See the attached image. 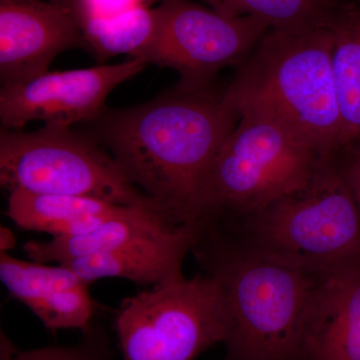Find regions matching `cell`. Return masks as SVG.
<instances>
[{"instance_id": "obj_19", "label": "cell", "mask_w": 360, "mask_h": 360, "mask_svg": "<svg viewBox=\"0 0 360 360\" xmlns=\"http://www.w3.org/2000/svg\"><path fill=\"white\" fill-rule=\"evenodd\" d=\"M85 335L86 340L72 347H46L20 352L2 336L1 360H108L110 352L103 335L92 333L91 328Z\"/></svg>"}, {"instance_id": "obj_18", "label": "cell", "mask_w": 360, "mask_h": 360, "mask_svg": "<svg viewBox=\"0 0 360 360\" xmlns=\"http://www.w3.org/2000/svg\"><path fill=\"white\" fill-rule=\"evenodd\" d=\"M84 34L89 52L98 63L120 54H135L148 45L158 25L156 9L139 6L108 18L86 16L75 20Z\"/></svg>"}, {"instance_id": "obj_22", "label": "cell", "mask_w": 360, "mask_h": 360, "mask_svg": "<svg viewBox=\"0 0 360 360\" xmlns=\"http://www.w3.org/2000/svg\"><path fill=\"white\" fill-rule=\"evenodd\" d=\"M16 238L13 232L1 225L0 227V253L8 252L15 246Z\"/></svg>"}, {"instance_id": "obj_11", "label": "cell", "mask_w": 360, "mask_h": 360, "mask_svg": "<svg viewBox=\"0 0 360 360\" xmlns=\"http://www.w3.org/2000/svg\"><path fill=\"white\" fill-rule=\"evenodd\" d=\"M0 278L11 297L23 303L47 329L87 333L96 310L89 284L63 264L49 265L0 253Z\"/></svg>"}, {"instance_id": "obj_10", "label": "cell", "mask_w": 360, "mask_h": 360, "mask_svg": "<svg viewBox=\"0 0 360 360\" xmlns=\"http://www.w3.org/2000/svg\"><path fill=\"white\" fill-rule=\"evenodd\" d=\"M89 45L68 9L54 1L0 0L2 86L49 72L61 52Z\"/></svg>"}, {"instance_id": "obj_20", "label": "cell", "mask_w": 360, "mask_h": 360, "mask_svg": "<svg viewBox=\"0 0 360 360\" xmlns=\"http://www.w3.org/2000/svg\"><path fill=\"white\" fill-rule=\"evenodd\" d=\"M68 9L73 20L86 16L108 18L139 6H150L155 0H51Z\"/></svg>"}, {"instance_id": "obj_17", "label": "cell", "mask_w": 360, "mask_h": 360, "mask_svg": "<svg viewBox=\"0 0 360 360\" xmlns=\"http://www.w3.org/2000/svg\"><path fill=\"white\" fill-rule=\"evenodd\" d=\"M333 32V71L345 149L360 141V6L347 4Z\"/></svg>"}, {"instance_id": "obj_9", "label": "cell", "mask_w": 360, "mask_h": 360, "mask_svg": "<svg viewBox=\"0 0 360 360\" xmlns=\"http://www.w3.org/2000/svg\"><path fill=\"white\" fill-rule=\"evenodd\" d=\"M146 63L131 58L120 65L47 72L0 90L1 129L20 130L32 122L45 127H70L91 122L115 87L139 75Z\"/></svg>"}, {"instance_id": "obj_15", "label": "cell", "mask_w": 360, "mask_h": 360, "mask_svg": "<svg viewBox=\"0 0 360 360\" xmlns=\"http://www.w3.org/2000/svg\"><path fill=\"white\" fill-rule=\"evenodd\" d=\"M139 208L84 196L13 191L9 193L7 214L25 231L63 238L86 233L108 220L127 217Z\"/></svg>"}, {"instance_id": "obj_8", "label": "cell", "mask_w": 360, "mask_h": 360, "mask_svg": "<svg viewBox=\"0 0 360 360\" xmlns=\"http://www.w3.org/2000/svg\"><path fill=\"white\" fill-rule=\"evenodd\" d=\"M153 39L131 58L179 75L177 86L213 85L217 73L240 65L270 27L255 16L229 18L191 0H161Z\"/></svg>"}, {"instance_id": "obj_6", "label": "cell", "mask_w": 360, "mask_h": 360, "mask_svg": "<svg viewBox=\"0 0 360 360\" xmlns=\"http://www.w3.org/2000/svg\"><path fill=\"white\" fill-rule=\"evenodd\" d=\"M0 186L8 193L84 196L161 212L98 141L70 127L0 129Z\"/></svg>"}, {"instance_id": "obj_12", "label": "cell", "mask_w": 360, "mask_h": 360, "mask_svg": "<svg viewBox=\"0 0 360 360\" xmlns=\"http://www.w3.org/2000/svg\"><path fill=\"white\" fill-rule=\"evenodd\" d=\"M303 360H360V262L319 276Z\"/></svg>"}, {"instance_id": "obj_3", "label": "cell", "mask_w": 360, "mask_h": 360, "mask_svg": "<svg viewBox=\"0 0 360 360\" xmlns=\"http://www.w3.org/2000/svg\"><path fill=\"white\" fill-rule=\"evenodd\" d=\"M333 28L293 34L269 30L239 65L225 98L239 115L276 120L323 158L342 150L333 71Z\"/></svg>"}, {"instance_id": "obj_4", "label": "cell", "mask_w": 360, "mask_h": 360, "mask_svg": "<svg viewBox=\"0 0 360 360\" xmlns=\"http://www.w3.org/2000/svg\"><path fill=\"white\" fill-rule=\"evenodd\" d=\"M205 221L243 250L310 274L360 262V214L340 153L322 158L302 188L257 212Z\"/></svg>"}, {"instance_id": "obj_21", "label": "cell", "mask_w": 360, "mask_h": 360, "mask_svg": "<svg viewBox=\"0 0 360 360\" xmlns=\"http://www.w3.org/2000/svg\"><path fill=\"white\" fill-rule=\"evenodd\" d=\"M347 148L350 149L352 153L345 161L340 158L341 165L360 214V141Z\"/></svg>"}, {"instance_id": "obj_7", "label": "cell", "mask_w": 360, "mask_h": 360, "mask_svg": "<svg viewBox=\"0 0 360 360\" xmlns=\"http://www.w3.org/2000/svg\"><path fill=\"white\" fill-rule=\"evenodd\" d=\"M115 329L123 360H195L224 343L231 321L219 283L205 272L123 300Z\"/></svg>"}, {"instance_id": "obj_23", "label": "cell", "mask_w": 360, "mask_h": 360, "mask_svg": "<svg viewBox=\"0 0 360 360\" xmlns=\"http://www.w3.org/2000/svg\"><path fill=\"white\" fill-rule=\"evenodd\" d=\"M329 1L333 2V4H345V2H343V0H329Z\"/></svg>"}, {"instance_id": "obj_13", "label": "cell", "mask_w": 360, "mask_h": 360, "mask_svg": "<svg viewBox=\"0 0 360 360\" xmlns=\"http://www.w3.org/2000/svg\"><path fill=\"white\" fill-rule=\"evenodd\" d=\"M196 236V224H184L162 240L78 257L60 264L70 267L89 284L105 277H118L153 286L184 277L182 264L193 250Z\"/></svg>"}, {"instance_id": "obj_14", "label": "cell", "mask_w": 360, "mask_h": 360, "mask_svg": "<svg viewBox=\"0 0 360 360\" xmlns=\"http://www.w3.org/2000/svg\"><path fill=\"white\" fill-rule=\"evenodd\" d=\"M180 226L158 210L139 208L127 217L108 220L86 233L28 241L22 248L32 262L60 264L78 257L162 240Z\"/></svg>"}, {"instance_id": "obj_16", "label": "cell", "mask_w": 360, "mask_h": 360, "mask_svg": "<svg viewBox=\"0 0 360 360\" xmlns=\"http://www.w3.org/2000/svg\"><path fill=\"white\" fill-rule=\"evenodd\" d=\"M213 11L229 18L251 15L270 30L293 34L335 27L347 4L329 0H202Z\"/></svg>"}, {"instance_id": "obj_5", "label": "cell", "mask_w": 360, "mask_h": 360, "mask_svg": "<svg viewBox=\"0 0 360 360\" xmlns=\"http://www.w3.org/2000/svg\"><path fill=\"white\" fill-rule=\"evenodd\" d=\"M322 158L269 116L241 113L205 175L198 221L257 212L304 186Z\"/></svg>"}, {"instance_id": "obj_1", "label": "cell", "mask_w": 360, "mask_h": 360, "mask_svg": "<svg viewBox=\"0 0 360 360\" xmlns=\"http://www.w3.org/2000/svg\"><path fill=\"white\" fill-rule=\"evenodd\" d=\"M239 118L224 89L176 85L148 103L104 110L89 123L129 181L184 225L198 221L205 175Z\"/></svg>"}, {"instance_id": "obj_2", "label": "cell", "mask_w": 360, "mask_h": 360, "mask_svg": "<svg viewBox=\"0 0 360 360\" xmlns=\"http://www.w3.org/2000/svg\"><path fill=\"white\" fill-rule=\"evenodd\" d=\"M191 251L224 292L231 321L224 360H303L321 274L243 250L206 224L198 225Z\"/></svg>"}]
</instances>
